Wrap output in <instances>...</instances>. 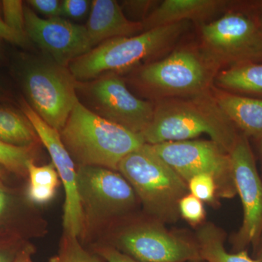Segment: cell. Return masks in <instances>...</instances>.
<instances>
[{
    "mask_svg": "<svg viewBox=\"0 0 262 262\" xmlns=\"http://www.w3.org/2000/svg\"><path fill=\"white\" fill-rule=\"evenodd\" d=\"M207 134L227 152H230L239 134L236 127L208 94L182 98H163L155 105L154 117L143 133L150 145L192 140Z\"/></svg>",
    "mask_w": 262,
    "mask_h": 262,
    "instance_id": "cell-1",
    "label": "cell"
},
{
    "mask_svg": "<svg viewBox=\"0 0 262 262\" xmlns=\"http://www.w3.org/2000/svg\"><path fill=\"white\" fill-rule=\"evenodd\" d=\"M60 135L77 166L101 167L115 171L124 158L146 144L141 134L93 113L79 100Z\"/></svg>",
    "mask_w": 262,
    "mask_h": 262,
    "instance_id": "cell-2",
    "label": "cell"
},
{
    "mask_svg": "<svg viewBox=\"0 0 262 262\" xmlns=\"http://www.w3.org/2000/svg\"><path fill=\"white\" fill-rule=\"evenodd\" d=\"M77 185L82 213L79 239L84 246L130 217L140 203L123 176L110 169L77 166Z\"/></svg>",
    "mask_w": 262,
    "mask_h": 262,
    "instance_id": "cell-3",
    "label": "cell"
},
{
    "mask_svg": "<svg viewBox=\"0 0 262 262\" xmlns=\"http://www.w3.org/2000/svg\"><path fill=\"white\" fill-rule=\"evenodd\" d=\"M118 172L135 191L148 214L161 222L179 220V203L189 194L187 183L144 144L120 162Z\"/></svg>",
    "mask_w": 262,
    "mask_h": 262,
    "instance_id": "cell-4",
    "label": "cell"
},
{
    "mask_svg": "<svg viewBox=\"0 0 262 262\" xmlns=\"http://www.w3.org/2000/svg\"><path fill=\"white\" fill-rule=\"evenodd\" d=\"M187 21L149 29L134 37L113 38L71 62L74 80L84 82L106 71L121 70L154 56L173 44L187 29Z\"/></svg>",
    "mask_w": 262,
    "mask_h": 262,
    "instance_id": "cell-5",
    "label": "cell"
},
{
    "mask_svg": "<svg viewBox=\"0 0 262 262\" xmlns=\"http://www.w3.org/2000/svg\"><path fill=\"white\" fill-rule=\"evenodd\" d=\"M95 243L110 245L141 262L203 261L196 242L170 232L157 220L129 217Z\"/></svg>",
    "mask_w": 262,
    "mask_h": 262,
    "instance_id": "cell-6",
    "label": "cell"
},
{
    "mask_svg": "<svg viewBox=\"0 0 262 262\" xmlns=\"http://www.w3.org/2000/svg\"><path fill=\"white\" fill-rule=\"evenodd\" d=\"M203 51L220 67L262 63V22L248 13L229 11L201 28Z\"/></svg>",
    "mask_w": 262,
    "mask_h": 262,
    "instance_id": "cell-7",
    "label": "cell"
},
{
    "mask_svg": "<svg viewBox=\"0 0 262 262\" xmlns=\"http://www.w3.org/2000/svg\"><path fill=\"white\" fill-rule=\"evenodd\" d=\"M19 80L33 110L61 132L78 101L70 72L55 62L32 61L20 68Z\"/></svg>",
    "mask_w": 262,
    "mask_h": 262,
    "instance_id": "cell-8",
    "label": "cell"
},
{
    "mask_svg": "<svg viewBox=\"0 0 262 262\" xmlns=\"http://www.w3.org/2000/svg\"><path fill=\"white\" fill-rule=\"evenodd\" d=\"M217 67L203 51L180 48L144 67L140 78L146 87L165 98L189 97L207 94Z\"/></svg>",
    "mask_w": 262,
    "mask_h": 262,
    "instance_id": "cell-9",
    "label": "cell"
},
{
    "mask_svg": "<svg viewBox=\"0 0 262 262\" xmlns=\"http://www.w3.org/2000/svg\"><path fill=\"white\" fill-rule=\"evenodd\" d=\"M150 146L186 182L199 174H209L216 182L219 196L232 198L237 194L230 155L214 141H168Z\"/></svg>",
    "mask_w": 262,
    "mask_h": 262,
    "instance_id": "cell-10",
    "label": "cell"
},
{
    "mask_svg": "<svg viewBox=\"0 0 262 262\" xmlns=\"http://www.w3.org/2000/svg\"><path fill=\"white\" fill-rule=\"evenodd\" d=\"M236 191L241 196L244 220L234 235L237 251L252 244L257 246L262 234V182L247 137L239 135L229 152Z\"/></svg>",
    "mask_w": 262,
    "mask_h": 262,
    "instance_id": "cell-11",
    "label": "cell"
},
{
    "mask_svg": "<svg viewBox=\"0 0 262 262\" xmlns=\"http://www.w3.org/2000/svg\"><path fill=\"white\" fill-rule=\"evenodd\" d=\"M20 111L30 121L39 141L46 146L61 182L64 187L63 233L80 237L82 232V213L77 185V165L61 140L60 133L50 126L38 115L27 100L18 101Z\"/></svg>",
    "mask_w": 262,
    "mask_h": 262,
    "instance_id": "cell-12",
    "label": "cell"
},
{
    "mask_svg": "<svg viewBox=\"0 0 262 262\" xmlns=\"http://www.w3.org/2000/svg\"><path fill=\"white\" fill-rule=\"evenodd\" d=\"M25 32L29 40L48 53L56 64L67 67L93 49L87 29L60 18H42L24 8Z\"/></svg>",
    "mask_w": 262,
    "mask_h": 262,
    "instance_id": "cell-13",
    "label": "cell"
},
{
    "mask_svg": "<svg viewBox=\"0 0 262 262\" xmlns=\"http://www.w3.org/2000/svg\"><path fill=\"white\" fill-rule=\"evenodd\" d=\"M91 94L100 116L134 134H142L152 121L154 103L136 97L116 76L96 80Z\"/></svg>",
    "mask_w": 262,
    "mask_h": 262,
    "instance_id": "cell-14",
    "label": "cell"
},
{
    "mask_svg": "<svg viewBox=\"0 0 262 262\" xmlns=\"http://www.w3.org/2000/svg\"><path fill=\"white\" fill-rule=\"evenodd\" d=\"M48 232L47 220L29 201L25 188L0 187V241H30Z\"/></svg>",
    "mask_w": 262,
    "mask_h": 262,
    "instance_id": "cell-15",
    "label": "cell"
},
{
    "mask_svg": "<svg viewBox=\"0 0 262 262\" xmlns=\"http://www.w3.org/2000/svg\"><path fill=\"white\" fill-rule=\"evenodd\" d=\"M85 27L93 48L113 38L134 37L144 29L141 22L128 20L118 3L113 0L91 2Z\"/></svg>",
    "mask_w": 262,
    "mask_h": 262,
    "instance_id": "cell-16",
    "label": "cell"
},
{
    "mask_svg": "<svg viewBox=\"0 0 262 262\" xmlns=\"http://www.w3.org/2000/svg\"><path fill=\"white\" fill-rule=\"evenodd\" d=\"M227 3L221 0H165L148 15L143 27L147 31L189 20H201L214 14Z\"/></svg>",
    "mask_w": 262,
    "mask_h": 262,
    "instance_id": "cell-17",
    "label": "cell"
},
{
    "mask_svg": "<svg viewBox=\"0 0 262 262\" xmlns=\"http://www.w3.org/2000/svg\"><path fill=\"white\" fill-rule=\"evenodd\" d=\"M213 99L234 126L244 135L262 139V99L227 91H214Z\"/></svg>",
    "mask_w": 262,
    "mask_h": 262,
    "instance_id": "cell-18",
    "label": "cell"
},
{
    "mask_svg": "<svg viewBox=\"0 0 262 262\" xmlns=\"http://www.w3.org/2000/svg\"><path fill=\"white\" fill-rule=\"evenodd\" d=\"M0 141L18 147H37L40 141L20 110L0 106Z\"/></svg>",
    "mask_w": 262,
    "mask_h": 262,
    "instance_id": "cell-19",
    "label": "cell"
},
{
    "mask_svg": "<svg viewBox=\"0 0 262 262\" xmlns=\"http://www.w3.org/2000/svg\"><path fill=\"white\" fill-rule=\"evenodd\" d=\"M196 244L202 260L206 262H257L248 256L247 251L227 252L225 248V234L212 223L202 225L196 232Z\"/></svg>",
    "mask_w": 262,
    "mask_h": 262,
    "instance_id": "cell-20",
    "label": "cell"
},
{
    "mask_svg": "<svg viewBox=\"0 0 262 262\" xmlns=\"http://www.w3.org/2000/svg\"><path fill=\"white\" fill-rule=\"evenodd\" d=\"M28 184L25 188L27 198L32 204L41 206L54 198L61 183L59 175L53 163L37 165L34 160L27 164Z\"/></svg>",
    "mask_w": 262,
    "mask_h": 262,
    "instance_id": "cell-21",
    "label": "cell"
},
{
    "mask_svg": "<svg viewBox=\"0 0 262 262\" xmlns=\"http://www.w3.org/2000/svg\"><path fill=\"white\" fill-rule=\"evenodd\" d=\"M220 87L234 92L262 95V63H248L230 67L217 74Z\"/></svg>",
    "mask_w": 262,
    "mask_h": 262,
    "instance_id": "cell-22",
    "label": "cell"
},
{
    "mask_svg": "<svg viewBox=\"0 0 262 262\" xmlns=\"http://www.w3.org/2000/svg\"><path fill=\"white\" fill-rule=\"evenodd\" d=\"M35 156L36 147H18L0 141V165L19 178L28 179L27 164Z\"/></svg>",
    "mask_w": 262,
    "mask_h": 262,
    "instance_id": "cell-23",
    "label": "cell"
},
{
    "mask_svg": "<svg viewBox=\"0 0 262 262\" xmlns=\"http://www.w3.org/2000/svg\"><path fill=\"white\" fill-rule=\"evenodd\" d=\"M60 262H102L92 251H88L76 236L63 233L60 242Z\"/></svg>",
    "mask_w": 262,
    "mask_h": 262,
    "instance_id": "cell-24",
    "label": "cell"
},
{
    "mask_svg": "<svg viewBox=\"0 0 262 262\" xmlns=\"http://www.w3.org/2000/svg\"><path fill=\"white\" fill-rule=\"evenodd\" d=\"M189 192L202 202L211 203L218 196V187L214 178L209 174H199L187 183Z\"/></svg>",
    "mask_w": 262,
    "mask_h": 262,
    "instance_id": "cell-25",
    "label": "cell"
},
{
    "mask_svg": "<svg viewBox=\"0 0 262 262\" xmlns=\"http://www.w3.org/2000/svg\"><path fill=\"white\" fill-rule=\"evenodd\" d=\"M24 8L23 2L20 0L2 1L3 21L15 32L26 34Z\"/></svg>",
    "mask_w": 262,
    "mask_h": 262,
    "instance_id": "cell-26",
    "label": "cell"
},
{
    "mask_svg": "<svg viewBox=\"0 0 262 262\" xmlns=\"http://www.w3.org/2000/svg\"><path fill=\"white\" fill-rule=\"evenodd\" d=\"M179 211L180 216L192 226L201 225L206 220V212L203 202L190 193L183 196L179 201Z\"/></svg>",
    "mask_w": 262,
    "mask_h": 262,
    "instance_id": "cell-27",
    "label": "cell"
},
{
    "mask_svg": "<svg viewBox=\"0 0 262 262\" xmlns=\"http://www.w3.org/2000/svg\"><path fill=\"white\" fill-rule=\"evenodd\" d=\"M90 246L93 253L107 262H141L110 245L95 243Z\"/></svg>",
    "mask_w": 262,
    "mask_h": 262,
    "instance_id": "cell-28",
    "label": "cell"
},
{
    "mask_svg": "<svg viewBox=\"0 0 262 262\" xmlns=\"http://www.w3.org/2000/svg\"><path fill=\"white\" fill-rule=\"evenodd\" d=\"M91 2L87 0H64L61 2V16L73 19L82 18L91 7Z\"/></svg>",
    "mask_w": 262,
    "mask_h": 262,
    "instance_id": "cell-29",
    "label": "cell"
},
{
    "mask_svg": "<svg viewBox=\"0 0 262 262\" xmlns=\"http://www.w3.org/2000/svg\"><path fill=\"white\" fill-rule=\"evenodd\" d=\"M31 8L48 18L61 16V2L57 0H29L27 2Z\"/></svg>",
    "mask_w": 262,
    "mask_h": 262,
    "instance_id": "cell-30",
    "label": "cell"
},
{
    "mask_svg": "<svg viewBox=\"0 0 262 262\" xmlns=\"http://www.w3.org/2000/svg\"><path fill=\"white\" fill-rule=\"evenodd\" d=\"M30 241H0V262H13L19 252Z\"/></svg>",
    "mask_w": 262,
    "mask_h": 262,
    "instance_id": "cell-31",
    "label": "cell"
},
{
    "mask_svg": "<svg viewBox=\"0 0 262 262\" xmlns=\"http://www.w3.org/2000/svg\"><path fill=\"white\" fill-rule=\"evenodd\" d=\"M0 39H5L7 42L20 46L26 47L30 43L27 34H20L8 27L6 24L0 18Z\"/></svg>",
    "mask_w": 262,
    "mask_h": 262,
    "instance_id": "cell-32",
    "label": "cell"
},
{
    "mask_svg": "<svg viewBox=\"0 0 262 262\" xmlns=\"http://www.w3.org/2000/svg\"><path fill=\"white\" fill-rule=\"evenodd\" d=\"M35 246L32 243L29 242L22 248L13 262H33L32 255L35 253ZM48 262H60L59 256L58 255L53 256Z\"/></svg>",
    "mask_w": 262,
    "mask_h": 262,
    "instance_id": "cell-33",
    "label": "cell"
},
{
    "mask_svg": "<svg viewBox=\"0 0 262 262\" xmlns=\"http://www.w3.org/2000/svg\"><path fill=\"white\" fill-rule=\"evenodd\" d=\"M9 174V172H8L3 165H0V179L3 181L6 180Z\"/></svg>",
    "mask_w": 262,
    "mask_h": 262,
    "instance_id": "cell-34",
    "label": "cell"
},
{
    "mask_svg": "<svg viewBox=\"0 0 262 262\" xmlns=\"http://www.w3.org/2000/svg\"><path fill=\"white\" fill-rule=\"evenodd\" d=\"M258 248L255 255L254 259L257 262H262V243L258 245Z\"/></svg>",
    "mask_w": 262,
    "mask_h": 262,
    "instance_id": "cell-35",
    "label": "cell"
},
{
    "mask_svg": "<svg viewBox=\"0 0 262 262\" xmlns=\"http://www.w3.org/2000/svg\"><path fill=\"white\" fill-rule=\"evenodd\" d=\"M6 94H5L4 89L0 85V101H3V100L6 99Z\"/></svg>",
    "mask_w": 262,
    "mask_h": 262,
    "instance_id": "cell-36",
    "label": "cell"
},
{
    "mask_svg": "<svg viewBox=\"0 0 262 262\" xmlns=\"http://www.w3.org/2000/svg\"><path fill=\"white\" fill-rule=\"evenodd\" d=\"M5 181L2 180V179H0V187H2V186L5 185Z\"/></svg>",
    "mask_w": 262,
    "mask_h": 262,
    "instance_id": "cell-37",
    "label": "cell"
},
{
    "mask_svg": "<svg viewBox=\"0 0 262 262\" xmlns=\"http://www.w3.org/2000/svg\"><path fill=\"white\" fill-rule=\"evenodd\" d=\"M0 57H1V47H0Z\"/></svg>",
    "mask_w": 262,
    "mask_h": 262,
    "instance_id": "cell-38",
    "label": "cell"
},
{
    "mask_svg": "<svg viewBox=\"0 0 262 262\" xmlns=\"http://www.w3.org/2000/svg\"><path fill=\"white\" fill-rule=\"evenodd\" d=\"M203 261H192V262H203Z\"/></svg>",
    "mask_w": 262,
    "mask_h": 262,
    "instance_id": "cell-39",
    "label": "cell"
},
{
    "mask_svg": "<svg viewBox=\"0 0 262 262\" xmlns=\"http://www.w3.org/2000/svg\"><path fill=\"white\" fill-rule=\"evenodd\" d=\"M261 151H262V141H261Z\"/></svg>",
    "mask_w": 262,
    "mask_h": 262,
    "instance_id": "cell-40",
    "label": "cell"
},
{
    "mask_svg": "<svg viewBox=\"0 0 262 262\" xmlns=\"http://www.w3.org/2000/svg\"><path fill=\"white\" fill-rule=\"evenodd\" d=\"M261 22H262V20H261Z\"/></svg>",
    "mask_w": 262,
    "mask_h": 262,
    "instance_id": "cell-41",
    "label": "cell"
}]
</instances>
